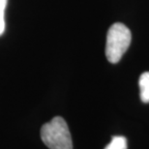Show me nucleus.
<instances>
[{
  "instance_id": "obj_4",
  "label": "nucleus",
  "mask_w": 149,
  "mask_h": 149,
  "mask_svg": "<svg viewBox=\"0 0 149 149\" xmlns=\"http://www.w3.org/2000/svg\"><path fill=\"white\" fill-rule=\"evenodd\" d=\"M105 149H127V139L122 136H112L111 141Z\"/></svg>"
},
{
  "instance_id": "obj_5",
  "label": "nucleus",
  "mask_w": 149,
  "mask_h": 149,
  "mask_svg": "<svg viewBox=\"0 0 149 149\" xmlns=\"http://www.w3.org/2000/svg\"><path fill=\"white\" fill-rule=\"evenodd\" d=\"M8 0H0V36L5 31V9Z\"/></svg>"
},
{
  "instance_id": "obj_1",
  "label": "nucleus",
  "mask_w": 149,
  "mask_h": 149,
  "mask_svg": "<svg viewBox=\"0 0 149 149\" xmlns=\"http://www.w3.org/2000/svg\"><path fill=\"white\" fill-rule=\"evenodd\" d=\"M41 139L49 149H73L69 128L61 116H55L42 126Z\"/></svg>"
},
{
  "instance_id": "obj_2",
  "label": "nucleus",
  "mask_w": 149,
  "mask_h": 149,
  "mask_svg": "<svg viewBox=\"0 0 149 149\" xmlns=\"http://www.w3.org/2000/svg\"><path fill=\"white\" fill-rule=\"evenodd\" d=\"M132 40L130 29L120 22L109 27L107 35L106 56L111 63H118L129 47Z\"/></svg>"
},
{
  "instance_id": "obj_3",
  "label": "nucleus",
  "mask_w": 149,
  "mask_h": 149,
  "mask_svg": "<svg viewBox=\"0 0 149 149\" xmlns=\"http://www.w3.org/2000/svg\"><path fill=\"white\" fill-rule=\"evenodd\" d=\"M139 84L141 101L143 103H149V72H144L141 74Z\"/></svg>"
}]
</instances>
